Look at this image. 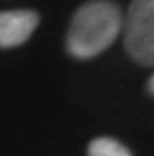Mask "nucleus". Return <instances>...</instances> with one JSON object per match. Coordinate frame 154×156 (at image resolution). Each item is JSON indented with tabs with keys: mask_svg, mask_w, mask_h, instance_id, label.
Here are the masks:
<instances>
[{
	"mask_svg": "<svg viewBox=\"0 0 154 156\" xmlns=\"http://www.w3.org/2000/svg\"><path fill=\"white\" fill-rule=\"evenodd\" d=\"M122 32V10L110 0H90L74 12L66 48L74 58L88 60L104 52Z\"/></svg>",
	"mask_w": 154,
	"mask_h": 156,
	"instance_id": "nucleus-1",
	"label": "nucleus"
},
{
	"mask_svg": "<svg viewBox=\"0 0 154 156\" xmlns=\"http://www.w3.org/2000/svg\"><path fill=\"white\" fill-rule=\"evenodd\" d=\"M38 14L34 10H4L0 12V48L20 46L36 30Z\"/></svg>",
	"mask_w": 154,
	"mask_h": 156,
	"instance_id": "nucleus-3",
	"label": "nucleus"
},
{
	"mask_svg": "<svg viewBox=\"0 0 154 156\" xmlns=\"http://www.w3.org/2000/svg\"><path fill=\"white\" fill-rule=\"evenodd\" d=\"M148 92H150V94L154 96V74L150 76V80H148Z\"/></svg>",
	"mask_w": 154,
	"mask_h": 156,
	"instance_id": "nucleus-5",
	"label": "nucleus"
},
{
	"mask_svg": "<svg viewBox=\"0 0 154 156\" xmlns=\"http://www.w3.org/2000/svg\"><path fill=\"white\" fill-rule=\"evenodd\" d=\"M124 48L134 62L154 66V0H132L122 16Z\"/></svg>",
	"mask_w": 154,
	"mask_h": 156,
	"instance_id": "nucleus-2",
	"label": "nucleus"
},
{
	"mask_svg": "<svg viewBox=\"0 0 154 156\" xmlns=\"http://www.w3.org/2000/svg\"><path fill=\"white\" fill-rule=\"evenodd\" d=\"M88 156H132V152L114 138L100 136L88 144Z\"/></svg>",
	"mask_w": 154,
	"mask_h": 156,
	"instance_id": "nucleus-4",
	"label": "nucleus"
}]
</instances>
